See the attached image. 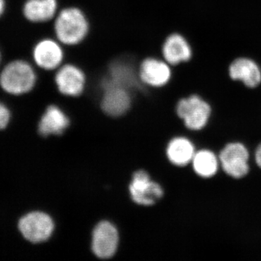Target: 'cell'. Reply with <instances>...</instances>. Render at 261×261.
<instances>
[{
  "mask_svg": "<svg viewBox=\"0 0 261 261\" xmlns=\"http://www.w3.org/2000/svg\"><path fill=\"white\" fill-rule=\"evenodd\" d=\"M54 31L57 40L63 45H77L88 35L89 21L80 8H66L56 15Z\"/></svg>",
  "mask_w": 261,
  "mask_h": 261,
  "instance_id": "cell-1",
  "label": "cell"
},
{
  "mask_svg": "<svg viewBox=\"0 0 261 261\" xmlns=\"http://www.w3.org/2000/svg\"><path fill=\"white\" fill-rule=\"evenodd\" d=\"M37 74L28 62L15 60L10 62L0 73V87L13 95L28 93L35 87Z\"/></svg>",
  "mask_w": 261,
  "mask_h": 261,
  "instance_id": "cell-2",
  "label": "cell"
},
{
  "mask_svg": "<svg viewBox=\"0 0 261 261\" xmlns=\"http://www.w3.org/2000/svg\"><path fill=\"white\" fill-rule=\"evenodd\" d=\"M176 112L187 128L198 130L203 128L208 122L211 108L200 96L192 95L178 102Z\"/></svg>",
  "mask_w": 261,
  "mask_h": 261,
  "instance_id": "cell-3",
  "label": "cell"
},
{
  "mask_svg": "<svg viewBox=\"0 0 261 261\" xmlns=\"http://www.w3.org/2000/svg\"><path fill=\"white\" fill-rule=\"evenodd\" d=\"M249 152L245 145L233 142L225 146L219 155L221 167L226 174L235 178H243L249 171Z\"/></svg>",
  "mask_w": 261,
  "mask_h": 261,
  "instance_id": "cell-4",
  "label": "cell"
},
{
  "mask_svg": "<svg viewBox=\"0 0 261 261\" xmlns=\"http://www.w3.org/2000/svg\"><path fill=\"white\" fill-rule=\"evenodd\" d=\"M18 226L24 238L33 243L46 241L50 238L54 229L53 220L42 212L25 215L19 221Z\"/></svg>",
  "mask_w": 261,
  "mask_h": 261,
  "instance_id": "cell-5",
  "label": "cell"
},
{
  "mask_svg": "<svg viewBox=\"0 0 261 261\" xmlns=\"http://www.w3.org/2000/svg\"><path fill=\"white\" fill-rule=\"evenodd\" d=\"M104 90L101 107L110 116L118 117L125 114L130 106L129 89L116 85L105 79L102 83Z\"/></svg>",
  "mask_w": 261,
  "mask_h": 261,
  "instance_id": "cell-6",
  "label": "cell"
},
{
  "mask_svg": "<svg viewBox=\"0 0 261 261\" xmlns=\"http://www.w3.org/2000/svg\"><path fill=\"white\" fill-rule=\"evenodd\" d=\"M32 56L34 63L41 69L54 70L63 64L64 51L59 41L44 39L34 46Z\"/></svg>",
  "mask_w": 261,
  "mask_h": 261,
  "instance_id": "cell-7",
  "label": "cell"
},
{
  "mask_svg": "<svg viewBox=\"0 0 261 261\" xmlns=\"http://www.w3.org/2000/svg\"><path fill=\"white\" fill-rule=\"evenodd\" d=\"M55 82L61 94L68 97H77L84 92L87 78L83 70L73 64L61 65L58 70Z\"/></svg>",
  "mask_w": 261,
  "mask_h": 261,
  "instance_id": "cell-8",
  "label": "cell"
},
{
  "mask_svg": "<svg viewBox=\"0 0 261 261\" xmlns=\"http://www.w3.org/2000/svg\"><path fill=\"white\" fill-rule=\"evenodd\" d=\"M132 199L142 205H152L163 197V189L155 182L152 181L145 171H138L134 175L129 186Z\"/></svg>",
  "mask_w": 261,
  "mask_h": 261,
  "instance_id": "cell-9",
  "label": "cell"
},
{
  "mask_svg": "<svg viewBox=\"0 0 261 261\" xmlns=\"http://www.w3.org/2000/svg\"><path fill=\"white\" fill-rule=\"evenodd\" d=\"M170 65L166 61L154 58H146L138 70L141 83L152 87H164L172 76Z\"/></svg>",
  "mask_w": 261,
  "mask_h": 261,
  "instance_id": "cell-10",
  "label": "cell"
},
{
  "mask_svg": "<svg viewBox=\"0 0 261 261\" xmlns=\"http://www.w3.org/2000/svg\"><path fill=\"white\" fill-rule=\"evenodd\" d=\"M118 234L116 227L108 221H102L94 228L92 250L100 258H110L116 253Z\"/></svg>",
  "mask_w": 261,
  "mask_h": 261,
  "instance_id": "cell-11",
  "label": "cell"
},
{
  "mask_svg": "<svg viewBox=\"0 0 261 261\" xmlns=\"http://www.w3.org/2000/svg\"><path fill=\"white\" fill-rule=\"evenodd\" d=\"M232 80L243 82L249 88H255L261 83V69L255 61L247 58L233 61L228 68Z\"/></svg>",
  "mask_w": 261,
  "mask_h": 261,
  "instance_id": "cell-12",
  "label": "cell"
},
{
  "mask_svg": "<svg viewBox=\"0 0 261 261\" xmlns=\"http://www.w3.org/2000/svg\"><path fill=\"white\" fill-rule=\"evenodd\" d=\"M162 55L164 61L171 65H176L190 61L192 49L188 41L179 34L168 36L163 43Z\"/></svg>",
  "mask_w": 261,
  "mask_h": 261,
  "instance_id": "cell-13",
  "label": "cell"
},
{
  "mask_svg": "<svg viewBox=\"0 0 261 261\" xmlns=\"http://www.w3.org/2000/svg\"><path fill=\"white\" fill-rule=\"evenodd\" d=\"M57 0H27L23 5L24 17L32 23L49 21L58 15Z\"/></svg>",
  "mask_w": 261,
  "mask_h": 261,
  "instance_id": "cell-14",
  "label": "cell"
},
{
  "mask_svg": "<svg viewBox=\"0 0 261 261\" xmlns=\"http://www.w3.org/2000/svg\"><path fill=\"white\" fill-rule=\"evenodd\" d=\"M106 80L116 85L133 90L140 86L138 71L126 61H116L111 63Z\"/></svg>",
  "mask_w": 261,
  "mask_h": 261,
  "instance_id": "cell-15",
  "label": "cell"
},
{
  "mask_svg": "<svg viewBox=\"0 0 261 261\" xmlns=\"http://www.w3.org/2000/svg\"><path fill=\"white\" fill-rule=\"evenodd\" d=\"M69 125V120L62 110L57 106L47 108L39 125V132L42 136L61 135Z\"/></svg>",
  "mask_w": 261,
  "mask_h": 261,
  "instance_id": "cell-16",
  "label": "cell"
},
{
  "mask_svg": "<svg viewBox=\"0 0 261 261\" xmlns=\"http://www.w3.org/2000/svg\"><path fill=\"white\" fill-rule=\"evenodd\" d=\"M195 154L193 144L184 137L173 139L168 146V159L176 166H186L192 161Z\"/></svg>",
  "mask_w": 261,
  "mask_h": 261,
  "instance_id": "cell-17",
  "label": "cell"
},
{
  "mask_svg": "<svg viewBox=\"0 0 261 261\" xmlns=\"http://www.w3.org/2000/svg\"><path fill=\"white\" fill-rule=\"evenodd\" d=\"M192 162L196 173L201 177L210 178L214 176L219 168V160L216 154L207 149L196 152Z\"/></svg>",
  "mask_w": 261,
  "mask_h": 261,
  "instance_id": "cell-18",
  "label": "cell"
},
{
  "mask_svg": "<svg viewBox=\"0 0 261 261\" xmlns=\"http://www.w3.org/2000/svg\"><path fill=\"white\" fill-rule=\"evenodd\" d=\"M10 119L9 110L3 103L0 102V129L6 128L9 123Z\"/></svg>",
  "mask_w": 261,
  "mask_h": 261,
  "instance_id": "cell-19",
  "label": "cell"
},
{
  "mask_svg": "<svg viewBox=\"0 0 261 261\" xmlns=\"http://www.w3.org/2000/svg\"><path fill=\"white\" fill-rule=\"evenodd\" d=\"M255 161L257 166L261 168V144L257 147L256 152H255Z\"/></svg>",
  "mask_w": 261,
  "mask_h": 261,
  "instance_id": "cell-20",
  "label": "cell"
},
{
  "mask_svg": "<svg viewBox=\"0 0 261 261\" xmlns=\"http://www.w3.org/2000/svg\"><path fill=\"white\" fill-rule=\"evenodd\" d=\"M5 10V0H0V17L4 13Z\"/></svg>",
  "mask_w": 261,
  "mask_h": 261,
  "instance_id": "cell-21",
  "label": "cell"
},
{
  "mask_svg": "<svg viewBox=\"0 0 261 261\" xmlns=\"http://www.w3.org/2000/svg\"><path fill=\"white\" fill-rule=\"evenodd\" d=\"M1 59H2L1 53H0V63H1Z\"/></svg>",
  "mask_w": 261,
  "mask_h": 261,
  "instance_id": "cell-22",
  "label": "cell"
}]
</instances>
